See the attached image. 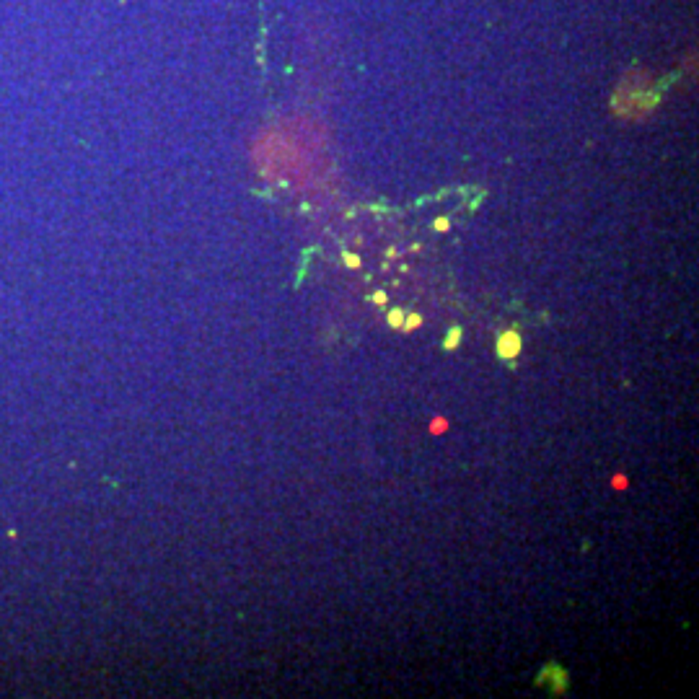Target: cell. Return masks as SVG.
<instances>
[{
  "instance_id": "1",
  "label": "cell",
  "mask_w": 699,
  "mask_h": 699,
  "mask_svg": "<svg viewBox=\"0 0 699 699\" xmlns=\"http://www.w3.org/2000/svg\"><path fill=\"white\" fill-rule=\"evenodd\" d=\"M497 353H500V358H505V360H510V358H515V355L520 353V339H518L515 332H508V334L500 337V342H497Z\"/></svg>"
},
{
  "instance_id": "2",
  "label": "cell",
  "mask_w": 699,
  "mask_h": 699,
  "mask_svg": "<svg viewBox=\"0 0 699 699\" xmlns=\"http://www.w3.org/2000/svg\"><path fill=\"white\" fill-rule=\"evenodd\" d=\"M458 337H461V329H451L448 339H445V350H453L458 344Z\"/></svg>"
},
{
  "instance_id": "3",
  "label": "cell",
  "mask_w": 699,
  "mask_h": 699,
  "mask_svg": "<svg viewBox=\"0 0 699 699\" xmlns=\"http://www.w3.org/2000/svg\"><path fill=\"white\" fill-rule=\"evenodd\" d=\"M417 324H420V316H417V314H412V316L406 319V321H401V326H404L406 332H412V329H415Z\"/></svg>"
},
{
  "instance_id": "4",
  "label": "cell",
  "mask_w": 699,
  "mask_h": 699,
  "mask_svg": "<svg viewBox=\"0 0 699 699\" xmlns=\"http://www.w3.org/2000/svg\"><path fill=\"white\" fill-rule=\"evenodd\" d=\"M401 321H404V314H401V311H391V314H389V324H391V326H401Z\"/></svg>"
},
{
  "instance_id": "5",
  "label": "cell",
  "mask_w": 699,
  "mask_h": 699,
  "mask_svg": "<svg viewBox=\"0 0 699 699\" xmlns=\"http://www.w3.org/2000/svg\"><path fill=\"white\" fill-rule=\"evenodd\" d=\"M373 301H376V303H386V296H383V293H376Z\"/></svg>"
}]
</instances>
